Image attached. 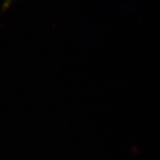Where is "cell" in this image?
Returning <instances> with one entry per match:
<instances>
[{"instance_id":"obj_1","label":"cell","mask_w":160,"mask_h":160,"mask_svg":"<svg viewBox=\"0 0 160 160\" xmlns=\"http://www.w3.org/2000/svg\"><path fill=\"white\" fill-rule=\"evenodd\" d=\"M13 2V0H5L3 5H2V11H5L7 9L9 8V6H11L12 2Z\"/></svg>"}]
</instances>
